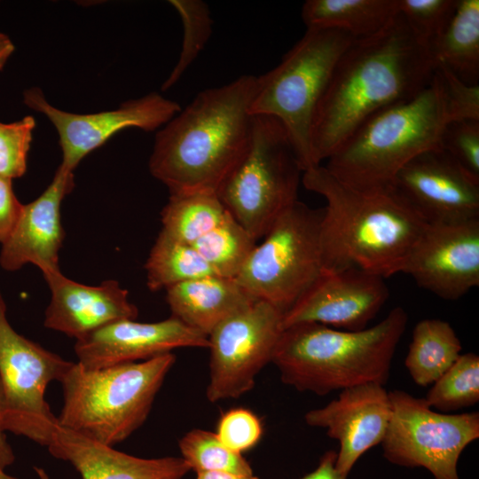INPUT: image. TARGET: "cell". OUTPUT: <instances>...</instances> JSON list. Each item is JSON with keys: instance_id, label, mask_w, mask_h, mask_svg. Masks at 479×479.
Returning <instances> with one entry per match:
<instances>
[{"instance_id": "6da1fadb", "label": "cell", "mask_w": 479, "mask_h": 479, "mask_svg": "<svg viewBox=\"0 0 479 479\" xmlns=\"http://www.w3.org/2000/svg\"><path fill=\"white\" fill-rule=\"evenodd\" d=\"M428 44L397 12L379 32L354 39L339 58L311 130L314 164L327 160L370 116L431 82Z\"/></svg>"}, {"instance_id": "7a4b0ae2", "label": "cell", "mask_w": 479, "mask_h": 479, "mask_svg": "<svg viewBox=\"0 0 479 479\" xmlns=\"http://www.w3.org/2000/svg\"><path fill=\"white\" fill-rule=\"evenodd\" d=\"M257 76L199 92L155 136L149 169L170 194L215 192L249 142Z\"/></svg>"}, {"instance_id": "3957f363", "label": "cell", "mask_w": 479, "mask_h": 479, "mask_svg": "<svg viewBox=\"0 0 479 479\" xmlns=\"http://www.w3.org/2000/svg\"><path fill=\"white\" fill-rule=\"evenodd\" d=\"M302 182L326 201L321 223L325 271L358 268L384 279L401 272L428 223L393 186L357 189L321 165L305 170Z\"/></svg>"}, {"instance_id": "277c9868", "label": "cell", "mask_w": 479, "mask_h": 479, "mask_svg": "<svg viewBox=\"0 0 479 479\" xmlns=\"http://www.w3.org/2000/svg\"><path fill=\"white\" fill-rule=\"evenodd\" d=\"M407 320L406 311L396 307L358 331L296 324L283 329L271 363L283 383L318 396L368 382L385 385Z\"/></svg>"}, {"instance_id": "5b68a950", "label": "cell", "mask_w": 479, "mask_h": 479, "mask_svg": "<svg viewBox=\"0 0 479 479\" xmlns=\"http://www.w3.org/2000/svg\"><path fill=\"white\" fill-rule=\"evenodd\" d=\"M450 121L444 85L435 69L426 88L370 116L327 159L325 167L357 189L391 186L397 172L411 160L441 148V135Z\"/></svg>"}, {"instance_id": "8992f818", "label": "cell", "mask_w": 479, "mask_h": 479, "mask_svg": "<svg viewBox=\"0 0 479 479\" xmlns=\"http://www.w3.org/2000/svg\"><path fill=\"white\" fill-rule=\"evenodd\" d=\"M175 361L170 352L96 370L73 362L59 381V425L109 446L126 440L147 419Z\"/></svg>"}, {"instance_id": "52a82bcc", "label": "cell", "mask_w": 479, "mask_h": 479, "mask_svg": "<svg viewBox=\"0 0 479 479\" xmlns=\"http://www.w3.org/2000/svg\"><path fill=\"white\" fill-rule=\"evenodd\" d=\"M354 40L334 29H306L280 63L257 76L252 115L276 118L284 127L303 172L316 167L311 130L334 67Z\"/></svg>"}, {"instance_id": "ba28073f", "label": "cell", "mask_w": 479, "mask_h": 479, "mask_svg": "<svg viewBox=\"0 0 479 479\" xmlns=\"http://www.w3.org/2000/svg\"><path fill=\"white\" fill-rule=\"evenodd\" d=\"M303 170L283 125L253 115L248 145L216 195L257 241L297 200Z\"/></svg>"}, {"instance_id": "9c48e42d", "label": "cell", "mask_w": 479, "mask_h": 479, "mask_svg": "<svg viewBox=\"0 0 479 479\" xmlns=\"http://www.w3.org/2000/svg\"><path fill=\"white\" fill-rule=\"evenodd\" d=\"M324 208L294 201L275 221L235 278L255 300L284 315L325 271Z\"/></svg>"}, {"instance_id": "30bf717a", "label": "cell", "mask_w": 479, "mask_h": 479, "mask_svg": "<svg viewBox=\"0 0 479 479\" xmlns=\"http://www.w3.org/2000/svg\"><path fill=\"white\" fill-rule=\"evenodd\" d=\"M391 417L381 441L391 463L428 469L435 479H459L457 464L463 450L479 437V413H443L424 398L395 389L389 392Z\"/></svg>"}, {"instance_id": "8fae6325", "label": "cell", "mask_w": 479, "mask_h": 479, "mask_svg": "<svg viewBox=\"0 0 479 479\" xmlns=\"http://www.w3.org/2000/svg\"><path fill=\"white\" fill-rule=\"evenodd\" d=\"M72 363L17 333L7 319L0 291V379L5 431L47 446L58 417L45 400V391L51 381H60Z\"/></svg>"}, {"instance_id": "7c38bea8", "label": "cell", "mask_w": 479, "mask_h": 479, "mask_svg": "<svg viewBox=\"0 0 479 479\" xmlns=\"http://www.w3.org/2000/svg\"><path fill=\"white\" fill-rule=\"evenodd\" d=\"M282 318L279 309L256 300L210 333L207 387L210 402L238 398L254 387L256 375L271 363L283 331Z\"/></svg>"}, {"instance_id": "4fadbf2b", "label": "cell", "mask_w": 479, "mask_h": 479, "mask_svg": "<svg viewBox=\"0 0 479 479\" xmlns=\"http://www.w3.org/2000/svg\"><path fill=\"white\" fill-rule=\"evenodd\" d=\"M23 102L45 115L55 127L62 150L60 166L74 172L80 161L127 128L153 131L169 122L179 105L157 92L122 103L118 108L94 114H73L51 105L39 88L23 92Z\"/></svg>"}, {"instance_id": "5bb4252c", "label": "cell", "mask_w": 479, "mask_h": 479, "mask_svg": "<svg viewBox=\"0 0 479 479\" xmlns=\"http://www.w3.org/2000/svg\"><path fill=\"white\" fill-rule=\"evenodd\" d=\"M416 284L444 300L479 285V218L428 224L402 268Z\"/></svg>"}, {"instance_id": "9a60e30c", "label": "cell", "mask_w": 479, "mask_h": 479, "mask_svg": "<svg viewBox=\"0 0 479 479\" xmlns=\"http://www.w3.org/2000/svg\"><path fill=\"white\" fill-rule=\"evenodd\" d=\"M389 295L384 278L358 268L324 271L283 315V329L317 323L358 331L378 314Z\"/></svg>"}, {"instance_id": "2e32d148", "label": "cell", "mask_w": 479, "mask_h": 479, "mask_svg": "<svg viewBox=\"0 0 479 479\" xmlns=\"http://www.w3.org/2000/svg\"><path fill=\"white\" fill-rule=\"evenodd\" d=\"M428 224L479 218V181L441 148L406 163L392 185Z\"/></svg>"}, {"instance_id": "e0dca14e", "label": "cell", "mask_w": 479, "mask_h": 479, "mask_svg": "<svg viewBox=\"0 0 479 479\" xmlns=\"http://www.w3.org/2000/svg\"><path fill=\"white\" fill-rule=\"evenodd\" d=\"M178 348H208V337L171 316L153 323L117 320L75 343L77 363L90 370L144 361Z\"/></svg>"}, {"instance_id": "ac0fdd59", "label": "cell", "mask_w": 479, "mask_h": 479, "mask_svg": "<svg viewBox=\"0 0 479 479\" xmlns=\"http://www.w3.org/2000/svg\"><path fill=\"white\" fill-rule=\"evenodd\" d=\"M391 417V404L384 385L368 382L341 390L336 399L304 415L310 427L326 429L339 442L335 467L348 474L369 449L381 443Z\"/></svg>"}, {"instance_id": "d6986e66", "label": "cell", "mask_w": 479, "mask_h": 479, "mask_svg": "<svg viewBox=\"0 0 479 479\" xmlns=\"http://www.w3.org/2000/svg\"><path fill=\"white\" fill-rule=\"evenodd\" d=\"M74 185V172L59 165L43 192L28 204H23L14 228L2 243L3 269L13 271L33 263L43 274L60 270L59 253L64 239L60 208Z\"/></svg>"}, {"instance_id": "ffe728a7", "label": "cell", "mask_w": 479, "mask_h": 479, "mask_svg": "<svg viewBox=\"0 0 479 479\" xmlns=\"http://www.w3.org/2000/svg\"><path fill=\"white\" fill-rule=\"evenodd\" d=\"M51 290L45 327L75 340L106 325L136 319L138 310L116 280L88 286L64 276L60 270L43 274Z\"/></svg>"}, {"instance_id": "44dd1931", "label": "cell", "mask_w": 479, "mask_h": 479, "mask_svg": "<svg viewBox=\"0 0 479 479\" xmlns=\"http://www.w3.org/2000/svg\"><path fill=\"white\" fill-rule=\"evenodd\" d=\"M46 448L53 457L69 462L82 479H184L191 470L181 457H136L59 423Z\"/></svg>"}, {"instance_id": "7402d4cb", "label": "cell", "mask_w": 479, "mask_h": 479, "mask_svg": "<svg viewBox=\"0 0 479 479\" xmlns=\"http://www.w3.org/2000/svg\"><path fill=\"white\" fill-rule=\"evenodd\" d=\"M173 317L206 334L252 304L254 299L235 279L216 275L185 281L166 289Z\"/></svg>"}, {"instance_id": "603a6c76", "label": "cell", "mask_w": 479, "mask_h": 479, "mask_svg": "<svg viewBox=\"0 0 479 479\" xmlns=\"http://www.w3.org/2000/svg\"><path fill=\"white\" fill-rule=\"evenodd\" d=\"M397 13V0H307L302 20L307 29H334L354 39L382 29Z\"/></svg>"}, {"instance_id": "cb8c5ba5", "label": "cell", "mask_w": 479, "mask_h": 479, "mask_svg": "<svg viewBox=\"0 0 479 479\" xmlns=\"http://www.w3.org/2000/svg\"><path fill=\"white\" fill-rule=\"evenodd\" d=\"M436 64L467 84L479 79V0H458L443 32L428 43Z\"/></svg>"}, {"instance_id": "d4e9b609", "label": "cell", "mask_w": 479, "mask_h": 479, "mask_svg": "<svg viewBox=\"0 0 479 479\" xmlns=\"http://www.w3.org/2000/svg\"><path fill=\"white\" fill-rule=\"evenodd\" d=\"M461 349L450 323L422 319L413 328L404 365L414 382L426 387L434 384L456 362Z\"/></svg>"}, {"instance_id": "484cf974", "label": "cell", "mask_w": 479, "mask_h": 479, "mask_svg": "<svg viewBox=\"0 0 479 479\" xmlns=\"http://www.w3.org/2000/svg\"><path fill=\"white\" fill-rule=\"evenodd\" d=\"M227 213L215 192L170 194L161 213V232L192 245L218 225Z\"/></svg>"}, {"instance_id": "4316f807", "label": "cell", "mask_w": 479, "mask_h": 479, "mask_svg": "<svg viewBox=\"0 0 479 479\" xmlns=\"http://www.w3.org/2000/svg\"><path fill=\"white\" fill-rule=\"evenodd\" d=\"M146 285L156 292L177 284L215 275L190 244L160 232L145 262Z\"/></svg>"}, {"instance_id": "83f0119b", "label": "cell", "mask_w": 479, "mask_h": 479, "mask_svg": "<svg viewBox=\"0 0 479 479\" xmlns=\"http://www.w3.org/2000/svg\"><path fill=\"white\" fill-rule=\"evenodd\" d=\"M256 245L229 212L218 225L192 244L215 275L229 279L238 276Z\"/></svg>"}, {"instance_id": "f1b7e54d", "label": "cell", "mask_w": 479, "mask_h": 479, "mask_svg": "<svg viewBox=\"0 0 479 479\" xmlns=\"http://www.w3.org/2000/svg\"><path fill=\"white\" fill-rule=\"evenodd\" d=\"M443 413L475 405L479 401V357L461 354L456 362L433 384L424 398Z\"/></svg>"}, {"instance_id": "f546056e", "label": "cell", "mask_w": 479, "mask_h": 479, "mask_svg": "<svg viewBox=\"0 0 479 479\" xmlns=\"http://www.w3.org/2000/svg\"><path fill=\"white\" fill-rule=\"evenodd\" d=\"M181 458L196 473L223 471L239 475H254L242 454L227 448L216 433L194 428L179 440Z\"/></svg>"}, {"instance_id": "4dcf8cb0", "label": "cell", "mask_w": 479, "mask_h": 479, "mask_svg": "<svg viewBox=\"0 0 479 479\" xmlns=\"http://www.w3.org/2000/svg\"><path fill=\"white\" fill-rule=\"evenodd\" d=\"M180 15L184 38L179 59L162 85L166 90L181 78L202 51L212 33L213 21L208 4L200 0L169 1Z\"/></svg>"}, {"instance_id": "1f68e13d", "label": "cell", "mask_w": 479, "mask_h": 479, "mask_svg": "<svg viewBox=\"0 0 479 479\" xmlns=\"http://www.w3.org/2000/svg\"><path fill=\"white\" fill-rule=\"evenodd\" d=\"M458 0H397V12L428 44L447 26Z\"/></svg>"}, {"instance_id": "d6a6232c", "label": "cell", "mask_w": 479, "mask_h": 479, "mask_svg": "<svg viewBox=\"0 0 479 479\" xmlns=\"http://www.w3.org/2000/svg\"><path fill=\"white\" fill-rule=\"evenodd\" d=\"M440 147L466 173L479 181V120H454L444 126Z\"/></svg>"}, {"instance_id": "836d02e7", "label": "cell", "mask_w": 479, "mask_h": 479, "mask_svg": "<svg viewBox=\"0 0 479 479\" xmlns=\"http://www.w3.org/2000/svg\"><path fill=\"white\" fill-rule=\"evenodd\" d=\"M35 127V121L30 115L10 123L0 122V176L12 180L26 173Z\"/></svg>"}, {"instance_id": "e575fe53", "label": "cell", "mask_w": 479, "mask_h": 479, "mask_svg": "<svg viewBox=\"0 0 479 479\" xmlns=\"http://www.w3.org/2000/svg\"><path fill=\"white\" fill-rule=\"evenodd\" d=\"M216 434L227 448L242 454L259 442L263 426L250 410L233 408L221 416Z\"/></svg>"}, {"instance_id": "d590c367", "label": "cell", "mask_w": 479, "mask_h": 479, "mask_svg": "<svg viewBox=\"0 0 479 479\" xmlns=\"http://www.w3.org/2000/svg\"><path fill=\"white\" fill-rule=\"evenodd\" d=\"M444 89L452 121L479 120V85L467 84L445 67H436Z\"/></svg>"}, {"instance_id": "8d00e7d4", "label": "cell", "mask_w": 479, "mask_h": 479, "mask_svg": "<svg viewBox=\"0 0 479 479\" xmlns=\"http://www.w3.org/2000/svg\"><path fill=\"white\" fill-rule=\"evenodd\" d=\"M23 204L17 199L12 179L0 176V243L14 228L22 211Z\"/></svg>"}, {"instance_id": "74e56055", "label": "cell", "mask_w": 479, "mask_h": 479, "mask_svg": "<svg viewBox=\"0 0 479 479\" xmlns=\"http://www.w3.org/2000/svg\"><path fill=\"white\" fill-rule=\"evenodd\" d=\"M337 452L328 451L323 454L317 468L301 479H347L348 474L335 467Z\"/></svg>"}, {"instance_id": "f35d334b", "label": "cell", "mask_w": 479, "mask_h": 479, "mask_svg": "<svg viewBox=\"0 0 479 479\" xmlns=\"http://www.w3.org/2000/svg\"><path fill=\"white\" fill-rule=\"evenodd\" d=\"M4 412V394L0 379V467L4 469L12 465L15 460L13 451L7 442L5 430L3 427V417Z\"/></svg>"}, {"instance_id": "ab89813d", "label": "cell", "mask_w": 479, "mask_h": 479, "mask_svg": "<svg viewBox=\"0 0 479 479\" xmlns=\"http://www.w3.org/2000/svg\"><path fill=\"white\" fill-rule=\"evenodd\" d=\"M196 474V479H260L254 475H246L223 471H203Z\"/></svg>"}, {"instance_id": "60d3db41", "label": "cell", "mask_w": 479, "mask_h": 479, "mask_svg": "<svg viewBox=\"0 0 479 479\" xmlns=\"http://www.w3.org/2000/svg\"><path fill=\"white\" fill-rule=\"evenodd\" d=\"M14 44L8 35L0 32V70L14 51Z\"/></svg>"}, {"instance_id": "b9f144b4", "label": "cell", "mask_w": 479, "mask_h": 479, "mask_svg": "<svg viewBox=\"0 0 479 479\" xmlns=\"http://www.w3.org/2000/svg\"><path fill=\"white\" fill-rule=\"evenodd\" d=\"M0 479H17L12 475H9L4 472V469L0 467Z\"/></svg>"}]
</instances>
